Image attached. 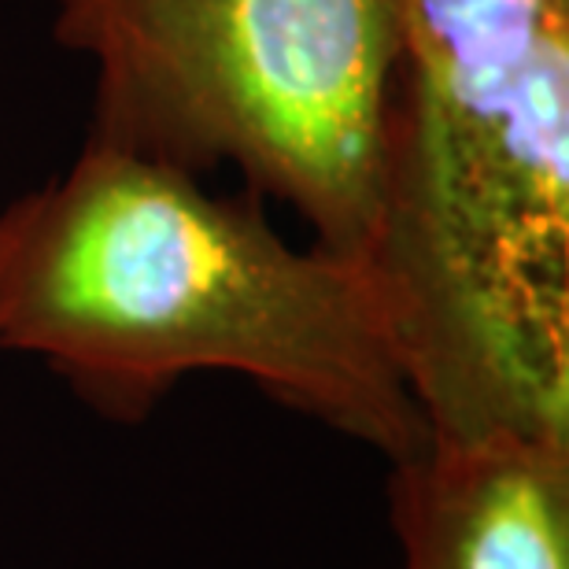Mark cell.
Segmentation results:
<instances>
[{
    "instance_id": "cell-3",
    "label": "cell",
    "mask_w": 569,
    "mask_h": 569,
    "mask_svg": "<svg viewBox=\"0 0 569 569\" xmlns=\"http://www.w3.org/2000/svg\"><path fill=\"white\" fill-rule=\"evenodd\" d=\"M52 38L93 67L89 141L233 167L370 267L403 0H56Z\"/></svg>"
},
{
    "instance_id": "cell-4",
    "label": "cell",
    "mask_w": 569,
    "mask_h": 569,
    "mask_svg": "<svg viewBox=\"0 0 569 569\" xmlns=\"http://www.w3.org/2000/svg\"><path fill=\"white\" fill-rule=\"evenodd\" d=\"M396 569H569V437H429L389 462Z\"/></svg>"
},
{
    "instance_id": "cell-2",
    "label": "cell",
    "mask_w": 569,
    "mask_h": 569,
    "mask_svg": "<svg viewBox=\"0 0 569 569\" xmlns=\"http://www.w3.org/2000/svg\"><path fill=\"white\" fill-rule=\"evenodd\" d=\"M370 270L432 437H569V0H403Z\"/></svg>"
},
{
    "instance_id": "cell-1",
    "label": "cell",
    "mask_w": 569,
    "mask_h": 569,
    "mask_svg": "<svg viewBox=\"0 0 569 569\" xmlns=\"http://www.w3.org/2000/svg\"><path fill=\"white\" fill-rule=\"evenodd\" d=\"M0 351L108 422H144L192 373H233L385 462L429 437L367 263L292 244L252 192L214 197L89 138L0 208Z\"/></svg>"
}]
</instances>
